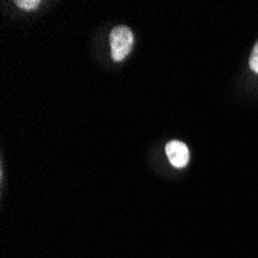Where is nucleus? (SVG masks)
<instances>
[{
  "instance_id": "3",
  "label": "nucleus",
  "mask_w": 258,
  "mask_h": 258,
  "mask_svg": "<svg viewBox=\"0 0 258 258\" xmlns=\"http://www.w3.org/2000/svg\"><path fill=\"white\" fill-rule=\"evenodd\" d=\"M16 5L22 10H36L40 5V2L39 0H17Z\"/></svg>"
},
{
  "instance_id": "4",
  "label": "nucleus",
  "mask_w": 258,
  "mask_h": 258,
  "mask_svg": "<svg viewBox=\"0 0 258 258\" xmlns=\"http://www.w3.org/2000/svg\"><path fill=\"white\" fill-rule=\"evenodd\" d=\"M249 65H250V68L253 70V72H255V73L258 75V42L255 43L253 50H252V53H250Z\"/></svg>"
},
{
  "instance_id": "2",
  "label": "nucleus",
  "mask_w": 258,
  "mask_h": 258,
  "mask_svg": "<svg viewBox=\"0 0 258 258\" xmlns=\"http://www.w3.org/2000/svg\"><path fill=\"white\" fill-rule=\"evenodd\" d=\"M166 153L170 161V164L176 169H182L189 164L190 152L182 141H169L166 144Z\"/></svg>"
},
{
  "instance_id": "1",
  "label": "nucleus",
  "mask_w": 258,
  "mask_h": 258,
  "mask_svg": "<svg viewBox=\"0 0 258 258\" xmlns=\"http://www.w3.org/2000/svg\"><path fill=\"white\" fill-rule=\"evenodd\" d=\"M111 57L114 62H122L133 48V33L128 27H114L110 33Z\"/></svg>"
}]
</instances>
